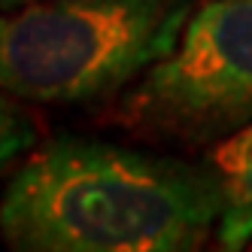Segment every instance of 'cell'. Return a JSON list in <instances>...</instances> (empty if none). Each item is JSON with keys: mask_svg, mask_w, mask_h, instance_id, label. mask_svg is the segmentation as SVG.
Masks as SVG:
<instances>
[{"mask_svg": "<svg viewBox=\"0 0 252 252\" xmlns=\"http://www.w3.org/2000/svg\"><path fill=\"white\" fill-rule=\"evenodd\" d=\"M213 167L58 137L19 164L0 194V237L22 252H189L216 237Z\"/></svg>", "mask_w": 252, "mask_h": 252, "instance_id": "cell-1", "label": "cell"}, {"mask_svg": "<svg viewBox=\"0 0 252 252\" xmlns=\"http://www.w3.org/2000/svg\"><path fill=\"white\" fill-rule=\"evenodd\" d=\"M189 0H33L0 12V88L76 106L119 94L176 46Z\"/></svg>", "mask_w": 252, "mask_h": 252, "instance_id": "cell-2", "label": "cell"}, {"mask_svg": "<svg viewBox=\"0 0 252 252\" xmlns=\"http://www.w3.org/2000/svg\"><path fill=\"white\" fill-rule=\"evenodd\" d=\"M137 131L222 143L252 125V0H207L122 106Z\"/></svg>", "mask_w": 252, "mask_h": 252, "instance_id": "cell-3", "label": "cell"}, {"mask_svg": "<svg viewBox=\"0 0 252 252\" xmlns=\"http://www.w3.org/2000/svg\"><path fill=\"white\" fill-rule=\"evenodd\" d=\"M210 167L222 189L219 249H246L252 243V125L216 143Z\"/></svg>", "mask_w": 252, "mask_h": 252, "instance_id": "cell-4", "label": "cell"}, {"mask_svg": "<svg viewBox=\"0 0 252 252\" xmlns=\"http://www.w3.org/2000/svg\"><path fill=\"white\" fill-rule=\"evenodd\" d=\"M37 143V125L22 110L19 97L6 94L0 88V173H3L12 161L28 155Z\"/></svg>", "mask_w": 252, "mask_h": 252, "instance_id": "cell-5", "label": "cell"}, {"mask_svg": "<svg viewBox=\"0 0 252 252\" xmlns=\"http://www.w3.org/2000/svg\"><path fill=\"white\" fill-rule=\"evenodd\" d=\"M33 3V0H0V12H6V9H19V6H28Z\"/></svg>", "mask_w": 252, "mask_h": 252, "instance_id": "cell-6", "label": "cell"}, {"mask_svg": "<svg viewBox=\"0 0 252 252\" xmlns=\"http://www.w3.org/2000/svg\"><path fill=\"white\" fill-rule=\"evenodd\" d=\"M249 249H252V243H249Z\"/></svg>", "mask_w": 252, "mask_h": 252, "instance_id": "cell-7", "label": "cell"}]
</instances>
